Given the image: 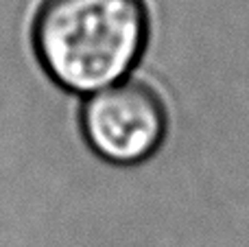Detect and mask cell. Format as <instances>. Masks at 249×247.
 Here are the masks:
<instances>
[{
	"mask_svg": "<svg viewBox=\"0 0 249 247\" xmlns=\"http://www.w3.org/2000/svg\"><path fill=\"white\" fill-rule=\"evenodd\" d=\"M77 121L86 147L99 160L123 169L149 162L171 129L162 92L136 77L86 96Z\"/></svg>",
	"mask_w": 249,
	"mask_h": 247,
	"instance_id": "cell-2",
	"label": "cell"
},
{
	"mask_svg": "<svg viewBox=\"0 0 249 247\" xmlns=\"http://www.w3.org/2000/svg\"><path fill=\"white\" fill-rule=\"evenodd\" d=\"M29 39L57 88L90 96L138 68L151 42V9L146 0H37Z\"/></svg>",
	"mask_w": 249,
	"mask_h": 247,
	"instance_id": "cell-1",
	"label": "cell"
}]
</instances>
